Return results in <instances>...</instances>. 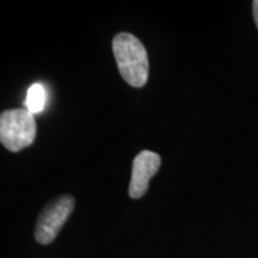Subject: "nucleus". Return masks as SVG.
Returning a JSON list of instances; mask_svg holds the SVG:
<instances>
[{"label": "nucleus", "mask_w": 258, "mask_h": 258, "mask_svg": "<svg viewBox=\"0 0 258 258\" xmlns=\"http://www.w3.org/2000/svg\"><path fill=\"white\" fill-rule=\"evenodd\" d=\"M36 138V122L27 109H10L0 116V141L11 152L30 146Z\"/></svg>", "instance_id": "obj_2"}, {"label": "nucleus", "mask_w": 258, "mask_h": 258, "mask_svg": "<svg viewBox=\"0 0 258 258\" xmlns=\"http://www.w3.org/2000/svg\"><path fill=\"white\" fill-rule=\"evenodd\" d=\"M44 105H46V90L41 84H34L27 93V99H25L27 110L30 111L32 115L37 114L43 110Z\"/></svg>", "instance_id": "obj_5"}, {"label": "nucleus", "mask_w": 258, "mask_h": 258, "mask_svg": "<svg viewBox=\"0 0 258 258\" xmlns=\"http://www.w3.org/2000/svg\"><path fill=\"white\" fill-rule=\"evenodd\" d=\"M161 158L159 154L143 151L134 158L132 167V179L129 184V196L132 199H141L146 194L150 180L159 170Z\"/></svg>", "instance_id": "obj_4"}, {"label": "nucleus", "mask_w": 258, "mask_h": 258, "mask_svg": "<svg viewBox=\"0 0 258 258\" xmlns=\"http://www.w3.org/2000/svg\"><path fill=\"white\" fill-rule=\"evenodd\" d=\"M112 51L124 82L133 88H143L148 79V55L141 41L128 32H120L112 40Z\"/></svg>", "instance_id": "obj_1"}, {"label": "nucleus", "mask_w": 258, "mask_h": 258, "mask_svg": "<svg viewBox=\"0 0 258 258\" xmlns=\"http://www.w3.org/2000/svg\"><path fill=\"white\" fill-rule=\"evenodd\" d=\"M74 205L76 201L73 196L62 195L42 209L35 228V239L37 243L48 245L55 239L64 222L72 214Z\"/></svg>", "instance_id": "obj_3"}, {"label": "nucleus", "mask_w": 258, "mask_h": 258, "mask_svg": "<svg viewBox=\"0 0 258 258\" xmlns=\"http://www.w3.org/2000/svg\"><path fill=\"white\" fill-rule=\"evenodd\" d=\"M252 11H253L254 23H256V27L258 29V0H254L252 3Z\"/></svg>", "instance_id": "obj_6"}]
</instances>
